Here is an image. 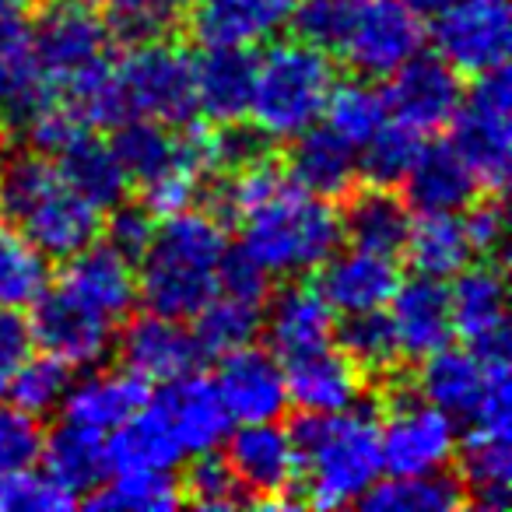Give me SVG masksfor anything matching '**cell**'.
<instances>
[{"instance_id": "c3c4849f", "label": "cell", "mask_w": 512, "mask_h": 512, "mask_svg": "<svg viewBox=\"0 0 512 512\" xmlns=\"http://www.w3.org/2000/svg\"><path fill=\"white\" fill-rule=\"evenodd\" d=\"M18 123H22L32 151H43V155H50V158H57L74 137L85 134L81 120L71 113V106H67L53 88L29 109V113L18 116Z\"/></svg>"}, {"instance_id": "f6af8a7d", "label": "cell", "mask_w": 512, "mask_h": 512, "mask_svg": "<svg viewBox=\"0 0 512 512\" xmlns=\"http://www.w3.org/2000/svg\"><path fill=\"white\" fill-rule=\"evenodd\" d=\"M67 386H71V365H64L60 358H53L43 351L39 358H32V355L25 358L22 369H18L15 379H11L8 397L15 400L22 411L43 418V414L57 411Z\"/></svg>"}, {"instance_id": "cb8c5ba5", "label": "cell", "mask_w": 512, "mask_h": 512, "mask_svg": "<svg viewBox=\"0 0 512 512\" xmlns=\"http://www.w3.org/2000/svg\"><path fill=\"white\" fill-rule=\"evenodd\" d=\"M400 285V267L397 256L369 253V249H355L348 253H334L323 264L320 292L330 302L334 313H369V309H386Z\"/></svg>"}, {"instance_id": "1f68e13d", "label": "cell", "mask_w": 512, "mask_h": 512, "mask_svg": "<svg viewBox=\"0 0 512 512\" xmlns=\"http://www.w3.org/2000/svg\"><path fill=\"white\" fill-rule=\"evenodd\" d=\"M57 169L67 179L78 197H85L92 207L109 211L113 204H120L127 197L130 176L123 169V162L116 158L113 144L99 141L92 130L78 134L64 151L57 155Z\"/></svg>"}, {"instance_id": "4316f807", "label": "cell", "mask_w": 512, "mask_h": 512, "mask_svg": "<svg viewBox=\"0 0 512 512\" xmlns=\"http://www.w3.org/2000/svg\"><path fill=\"white\" fill-rule=\"evenodd\" d=\"M144 400H148V383L137 379L134 372L120 369V372H88L85 379L67 386L60 407H64L67 425L109 435L130 414L141 411Z\"/></svg>"}, {"instance_id": "52a82bcc", "label": "cell", "mask_w": 512, "mask_h": 512, "mask_svg": "<svg viewBox=\"0 0 512 512\" xmlns=\"http://www.w3.org/2000/svg\"><path fill=\"white\" fill-rule=\"evenodd\" d=\"M453 151L484 193H502L512 169V85L509 71L477 74L453 113Z\"/></svg>"}, {"instance_id": "f1b7e54d", "label": "cell", "mask_w": 512, "mask_h": 512, "mask_svg": "<svg viewBox=\"0 0 512 512\" xmlns=\"http://www.w3.org/2000/svg\"><path fill=\"white\" fill-rule=\"evenodd\" d=\"M256 57L239 46H211L204 57L193 60V85H197V113L211 123H235L246 116L249 88H253Z\"/></svg>"}, {"instance_id": "7dc6e473", "label": "cell", "mask_w": 512, "mask_h": 512, "mask_svg": "<svg viewBox=\"0 0 512 512\" xmlns=\"http://www.w3.org/2000/svg\"><path fill=\"white\" fill-rule=\"evenodd\" d=\"M183 502L197 505V509H235V505L246 502V491H242L235 470L228 467L225 456L197 453V460L190 463L183 481Z\"/></svg>"}, {"instance_id": "ffe728a7", "label": "cell", "mask_w": 512, "mask_h": 512, "mask_svg": "<svg viewBox=\"0 0 512 512\" xmlns=\"http://www.w3.org/2000/svg\"><path fill=\"white\" fill-rule=\"evenodd\" d=\"M292 11L295 0H193L186 22H190V36L204 50L211 46L249 50L288 29Z\"/></svg>"}, {"instance_id": "ba28073f", "label": "cell", "mask_w": 512, "mask_h": 512, "mask_svg": "<svg viewBox=\"0 0 512 512\" xmlns=\"http://www.w3.org/2000/svg\"><path fill=\"white\" fill-rule=\"evenodd\" d=\"M127 95L130 116H151L169 127H183L197 113V85H193V57L183 46L158 43L127 46V57L116 64Z\"/></svg>"}, {"instance_id": "277c9868", "label": "cell", "mask_w": 512, "mask_h": 512, "mask_svg": "<svg viewBox=\"0 0 512 512\" xmlns=\"http://www.w3.org/2000/svg\"><path fill=\"white\" fill-rule=\"evenodd\" d=\"M0 214L15 221L50 260H67L99 239L102 211L67 186L43 151L0 158Z\"/></svg>"}, {"instance_id": "484cf974", "label": "cell", "mask_w": 512, "mask_h": 512, "mask_svg": "<svg viewBox=\"0 0 512 512\" xmlns=\"http://www.w3.org/2000/svg\"><path fill=\"white\" fill-rule=\"evenodd\" d=\"M285 172L295 186L316 193V197H344L358 183V148L348 144L330 127H306L292 137Z\"/></svg>"}, {"instance_id": "7a4b0ae2", "label": "cell", "mask_w": 512, "mask_h": 512, "mask_svg": "<svg viewBox=\"0 0 512 512\" xmlns=\"http://www.w3.org/2000/svg\"><path fill=\"white\" fill-rule=\"evenodd\" d=\"M228 235L207 211H176L155 225L137 271V299L151 313L193 320L218 292Z\"/></svg>"}, {"instance_id": "9f6ffc18", "label": "cell", "mask_w": 512, "mask_h": 512, "mask_svg": "<svg viewBox=\"0 0 512 512\" xmlns=\"http://www.w3.org/2000/svg\"><path fill=\"white\" fill-rule=\"evenodd\" d=\"M32 0H0V18H8V15H22L25 8H29Z\"/></svg>"}, {"instance_id": "ee69618b", "label": "cell", "mask_w": 512, "mask_h": 512, "mask_svg": "<svg viewBox=\"0 0 512 512\" xmlns=\"http://www.w3.org/2000/svg\"><path fill=\"white\" fill-rule=\"evenodd\" d=\"M421 151V134L397 120H386L369 141L358 148V176H365L372 186H400L407 169L414 165Z\"/></svg>"}, {"instance_id": "7c38bea8", "label": "cell", "mask_w": 512, "mask_h": 512, "mask_svg": "<svg viewBox=\"0 0 512 512\" xmlns=\"http://www.w3.org/2000/svg\"><path fill=\"white\" fill-rule=\"evenodd\" d=\"M432 39L439 57L460 74H488L505 67L512 43L509 0H453L435 15Z\"/></svg>"}, {"instance_id": "74e56055", "label": "cell", "mask_w": 512, "mask_h": 512, "mask_svg": "<svg viewBox=\"0 0 512 512\" xmlns=\"http://www.w3.org/2000/svg\"><path fill=\"white\" fill-rule=\"evenodd\" d=\"M193 320H197L193 341H197L200 355L221 358L228 351L242 348V344L256 341L260 323H264V302L242 299V295L232 292H214L211 302Z\"/></svg>"}, {"instance_id": "30bf717a", "label": "cell", "mask_w": 512, "mask_h": 512, "mask_svg": "<svg viewBox=\"0 0 512 512\" xmlns=\"http://www.w3.org/2000/svg\"><path fill=\"white\" fill-rule=\"evenodd\" d=\"M456 421L414 390H393L379 421V453L390 474H435L456 456Z\"/></svg>"}, {"instance_id": "7bdbcfd3", "label": "cell", "mask_w": 512, "mask_h": 512, "mask_svg": "<svg viewBox=\"0 0 512 512\" xmlns=\"http://www.w3.org/2000/svg\"><path fill=\"white\" fill-rule=\"evenodd\" d=\"M109 39L120 46H141L169 39L179 25V0H99Z\"/></svg>"}, {"instance_id": "d4e9b609", "label": "cell", "mask_w": 512, "mask_h": 512, "mask_svg": "<svg viewBox=\"0 0 512 512\" xmlns=\"http://www.w3.org/2000/svg\"><path fill=\"white\" fill-rule=\"evenodd\" d=\"M285 386L288 404L302 407L306 414L348 411L362 400V372L344 351H334L330 344L285 362Z\"/></svg>"}, {"instance_id": "4fadbf2b", "label": "cell", "mask_w": 512, "mask_h": 512, "mask_svg": "<svg viewBox=\"0 0 512 512\" xmlns=\"http://www.w3.org/2000/svg\"><path fill=\"white\" fill-rule=\"evenodd\" d=\"M225 460L235 470L242 491L260 502H292L299 488V453H295L292 428L278 421H249L228 432Z\"/></svg>"}, {"instance_id": "4dcf8cb0", "label": "cell", "mask_w": 512, "mask_h": 512, "mask_svg": "<svg viewBox=\"0 0 512 512\" xmlns=\"http://www.w3.org/2000/svg\"><path fill=\"white\" fill-rule=\"evenodd\" d=\"M407 186V204H414L421 214L428 211H463L467 204H474L477 197V179L470 176V169L463 165V158L453 151V144H421L418 158L404 176Z\"/></svg>"}, {"instance_id": "603a6c76", "label": "cell", "mask_w": 512, "mask_h": 512, "mask_svg": "<svg viewBox=\"0 0 512 512\" xmlns=\"http://www.w3.org/2000/svg\"><path fill=\"white\" fill-rule=\"evenodd\" d=\"M386 306L404 358H428L456 337L449 316V288L439 278L418 274L414 281H400Z\"/></svg>"}, {"instance_id": "2e32d148", "label": "cell", "mask_w": 512, "mask_h": 512, "mask_svg": "<svg viewBox=\"0 0 512 512\" xmlns=\"http://www.w3.org/2000/svg\"><path fill=\"white\" fill-rule=\"evenodd\" d=\"M214 386H218L235 425L278 421L288 411L285 362L260 344H242V348L221 355Z\"/></svg>"}, {"instance_id": "d590c367", "label": "cell", "mask_w": 512, "mask_h": 512, "mask_svg": "<svg viewBox=\"0 0 512 512\" xmlns=\"http://www.w3.org/2000/svg\"><path fill=\"white\" fill-rule=\"evenodd\" d=\"M50 285V256L0 214V309H25Z\"/></svg>"}, {"instance_id": "9c48e42d", "label": "cell", "mask_w": 512, "mask_h": 512, "mask_svg": "<svg viewBox=\"0 0 512 512\" xmlns=\"http://www.w3.org/2000/svg\"><path fill=\"white\" fill-rule=\"evenodd\" d=\"M421 46L425 22L407 0H355L334 53L362 78H390Z\"/></svg>"}, {"instance_id": "e575fe53", "label": "cell", "mask_w": 512, "mask_h": 512, "mask_svg": "<svg viewBox=\"0 0 512 512\" xmlns=\"http://www.w3.org/2000/svg\"><path fill=\"white\" fill-rule=\"evenodd\" d=\"M404 249L411 256L414 271L439 281L460 274L470 264V256H474L467 232H463V218H456L449 211H428L418 221L411 218Z\"/></svg>"}, {"instance_id": "ab89813d", "label": "cell", "mask_w": 512, "mask_h": 512, "mask_svg": "<svg viewBox=\"0 0 512 512\" xmlns=\"http://www.w3.org/2000/svg\"><path fill=\"white\" fill-rule=\"evenodd\" d=\"M88 509H127V512H165L183 505V491L169 470H120L109 484H95L85 495Z\"/></svg>"}, {"instance_id": "9a60e30c", "label": "cell", "mask_w": 512, "mask_h": 512, "mask_svg": "<svg viewBox=\"0 0 512 512\" xmlns=\"http://www.w3.org/2000/svg\"><path fill=\"white\" fill-rule=\"evenodd\" d=\"M386 109H390V120L411 127L414 134H435L453 120L456 106L463 99V81L460 71L446 64V60L435 53H414L407 64H400L390 74V85L383 92Z\"/></svg>"}, {"instance_id": "6f0895ef", "label": "cell", "mask_w": 512, "mask_h": 512, "mask_svg": "<svg viewBox=\"0 0 512 512\" xmlns=\"http://www.w3.org/2000/svg\"><path fill=\"white\" fill-rule=\"evenodd\" d=\"M4 151H8V116L0 109V158H4Z\"/></svg>"}, {"instance_id": "681fc988", "label": "cell", "mask_w": 512, "mask_h": 512, "mask_svg": "<svg viewBox=\"0 0 512 512\" xmlns=\"http://www.w3.org/2000/svg\"><path fill=\"white\" fill-rule=\"evenodd\" d=\"M43 421L18 404L0 407V474L29 470L43 460Z\"/></svg>"}, {"instance_id": "d6a6232c", "label": "cell", "mask_w": 512, "mask_h": 512, "mask_svg": "<svg viewBox=\"0 0 512 512\" xmlns=\"http://www.w3.org/2000/svg\"><path fill=\"white\" fill-rule=\"evenodd\" d=\"M341 228L355 249L400 256L411 232V211L390 186H369L351 197L348 211L341 214Z\"/></svg>"}, {"instance_id": "836d02e7", "label": "cell", "mask_w": 512, "mask_h": 512, "mask_svg": "<svg viewBox=\"0 0 512 512\" xmlns=\"http://www.w3.org/2000/svg\"><path fill=\"white\" fill-rule=\"evenodd\" d=\"M46 92H50V81L39 67L32 25L22 15L0 18V109L18 120Z\"/></svg>"}, {"instance_id": "83f0119b", "label": "cell", "mask_w": 512, "mask_h": 512, "mask_svg": "<svg viewBox=\"0 0 512 512\" xmlns=\"http://www.w3.org/2000/svg\"><path fill=\"white\" fill-rule=\"evenodd\" d=\"M186 460L176 432L165 421L162 407L155 400H144L141 411H134L120 428L106 435V463L109 474L120 470H172Z\"/></svg>"}, {"instance_id": "11a10c76", "label": "cell", "mask_w": 512, "mask_h": 512, "mask_svg": "<svg viewBox=\"0 0 512 512\" xmlns=\"http://www.w3.org/2000/svg\"><path fill=\"white\" fill-rule=\"evenodd\" d=\"M407 4H411V8L418 11L421 18H435L439 11H446L453 0H407Z\"/></svg>"}, {"instance_id": "7402d4cb", "label": "cell", "mask_w": 512, "mask_h": 512, "mask_svg": "<svg viewBox=\"0 0 512 512\" xmlns=\"http://www.w3.org/2000/svg\"><path fill=\"white\" fill-rule=\"evenodd\" d=\"M260 330L281 362H292L309 351H320L334 341V309L323 292L309 281L281 288L264 313Z\"/></svg>"}, {"instance_id": "6da1fadb", "label": "cell", "mask_w": 512, "mask_h": 512, "mask_svg": "<svg viewBox=\"0 0 512 512\" xmlns=\"http://www.w3.org/2000/svg\"><path fill=\"white\" fill-rule=\"evenodd\" d=\"M225 218L242 228L239 249L267 278H295L323 267L341 249V211L327 197L302 190L271 158H253L218 193Z\"/></svg>"}, {"instance_id": "60d3db41", "label": "cell", "mask_w": 512, "mask_h": 512, "mask_svg": "<svg viewBox=\"0 0 512 512\" xmlns=\"http://www.w3.org/2000/svg\"><path fill=\"white\" fill-rule=\"evenodd\" d=\"M323 116H327V127L334 134H341L348 144L362 148L390 120V109H386L383 92L372 81L351 78V81H334V88L327 95V106H323Z\"/></svg>"}, {"instance_id": "ac0fdd59", "label": "cell", "mask_w": 512, "mask_h": 512, "mask_svg": "<svg viewBox=\"0 0 512 512\" xmlns=\"http://www.w3.org/2000/svg\"><path fill=\"white\" fill-rule=\"evenodd\" d=\"M449 316L453 334L481 355H509L505 327V281L495 264L463 267L449 285Z\"/></svg>"}, {"instance_id": "b9f144b4", "label": "cell", "mask_w": 512, "mask_h": 512, "mask_svg": "<svg viewBox=\"0 0 512 512\" xmlns=\"http://www.w3.org/2000/svg\"><path fill=\"white\" fill-rule=\"evenodd\" d=\"M341 351L355 362V369L362 376H390L397 369L400 344L393 334L390 313L383 309H369V313H351L344 316V327L337 330Z\"/></svg>"}, {"instance_id": "db71d44e", "label": "cell", "mask_w": 512, "mask_h": 512, "mask_svg": "<svg viewBox=\"0 0 512 512\" xmlns=\"http://www.w3.org/2000/svg\"><path fill=\"white\" fill-rule=\"evenodd\" d=\"M463 232L474 253H484V260H498L505 246V211L498 207V200H481L470 207V214L463 218Z\"/></svg>"}, {"instance_id": "f5cc1de1", "label": "cell", "mask_w": 512, "mask_h": 512, "mask_svg": "<svg viewBox=\"0 0 512 512\" xmlns=\"http://www.w3.org/2000/svg\"><path fill=\"white\" fill-rule=\"evenodd\" d=\"M32 348H36V341H32L29 320L18 309H0V400L8 397L11 379L32 355Z\"/></svg>"}, {"instance_id": "8d00e7d4", "label": "cell", "mask_w": 512, "mask_h": 512, "mask_svg": "<svg viewBox=\"0 0 512 512\" xmlns=\"http://www.w3.org/2000/svg\"><path fill=\"white\" fill-rule=\"evenodd\" d=\"M358 502L369 512H453L467 502V491L456 477L435 474H390L376 481Z\"/></svg>"}, {"instance_id": "d6986e66", "label": "cell", "mask_w": 512, "mask_h": 512, "mask_svg": "<svg viewBox=\"0 0 512 512\" xmlns=\"http://www.w3.org/2000/svg\"><path fill=\"white\" fill-rule=\"evenodd\" d=\"M120 362L127 372H134L144 383H172V379L193 372L200 358V348L193 341V330L183 327V320H172L162 313H144L123 327L120 334Z\"/></svg>"}, {"instance_id": "8992f818", "label": "cell", "mask_w": 512, "mask_h": 512, "mask_svg": "<svg viewBox=\"0 0 512 512\" xmlns=\"http://www.w3.org/2000/svg\"><path fill=\"white\" fill-rule=\"evenodd\" d=\"M421 362V397L442 407L449 418L467 421L470 428H509V355H481L474 348L446 344Z\"/></svg>"}, {"instance_id": "f907efd6", "label": "cell", "mask_w": 512, "mask_h": 512, "mask_svg": "<svg viewBox=\"0 0 512 512\" xmlns=\"http://www.w3.org/2000/svg\"><path fill=\"white\" fill-rule=\"evenodd\" d=\"M351 4H355V0H295L292 22L288 25H295V36H299L302 43L334 53L337 43H341Z\"/></svg>"}, {"instance_id": "816d5d0a", "label": "cell", "mask_w": 512, "mask_h": 512, "mask_svg": "<svg viewBox=\"0 0 512 512\" xmlns=\"http://www.w3.org/2000/svg\"><path fill=\"white\" fill-rule=\"evenodd\" d=\"M109 211H113L109 221L99 228V232H106V246H113L116 253H123L127 260H137V256L148 249L158 218L144 204H123V200L109 207Z\"/></svg>"}, {"instance_id": "f35d334b", "label": "cell", "mask_w": 512, "mask_h": 512, "mask_svg": "<svg viewBox=\"0 0 512 512\" xmlns=\"http://www.w3.org/2000/svg\"><path fill=\"white\" fill-rule=\"evenodd\" d=\"M43 460H46V470L81 498V495H88L95 484H102V477L109 474L106 435L88 432V428L67 425L64 421V425L46 439Z\"/></svg>"}, {"instance_id": "44dd1931", "label": "cell", "mask_w": 512, "mask_h": 512, "mask_svg": "<svg viewBox=\"0 0 512 512\" xmlns=\"http://www.w3.org/2000/svg\"><path fill=\"white\" fill-rule=\"evenodd\" d=\"M155 404L162 407L165 421L172 425L186 456L211 453L232 432V414H228L214 379L197 376V372H186L172 383H162Z\"/></svg>"}, {"instance_id": "3957f363", "label": "cell", "mask_w": 512, "mask_h": 512, "mask_svg": "<svg viewBox=\"0 0 512 512\" xmlns=\"http://www.w3.org/2000/svg\"><path fill=\"white\" fill-rule=\"evenodd\" d=\"M299 477L306 488V505L341 509L351 505L379 481V418L369 407H348L334 414H306L292 428Z\"/></svg>"}, {"instance_id": "5b68a950", "label": "cell", "mask_w": 512, "mask_h": 512, "mask_svg": "<svg viewBox=\"0 0 512 512\" xmlns=\"http://www.w3.org/2000/svg\"><path fill=\"white\" fill-rule=\"evenodd\" d=\"M337 74L330 53L302 39L278 43L256 60L246 116L267 141H292L323 116Z\"/></svg>"}, {"instance_id": "5bb4252c", "label": "cell", "mask_w": 512, "mask_h": 512, "mask_svg": "<svg viewBox=\"0 0 512 512\" xmlns=\"http://www.w3.org/2000/svg\"><path fill=\"white\" fill-rule=\"evenodd\" d=\"M29 330H32V341L46 355L60 358L71 369H92V365H99L113 351L116 323L102 320L99 313L81 306L64 288H46L32 302Z\"/></svg>"}, {"instance_id": "f546056e", "label": "cell", "mask_w": 512, "mask_h": 512, "mask_svg": "<svg viewBox=\"0 0 512 512\" xmlns=\"http://www.w3.org/2000/svg\"><path fill=\"white\" fill-rule=\"evenodd\" d=\"M460 456V484L470 491L477 509L505 512L512 495V442L509 428H470L467 439L456 442Z\"/></svg>"}, {"instance_id": "8fae6325", "label": "cell", "mask_w": 512, "mask_h": 512, "mask_svg": "<svg viewBox=\"0 0 512 512\" xmlns=\"http://www.w3.org/2000/svg\"><path fill=\"white\" fill-rule=\"evenodd\" d=\"M32 43L50 88L109 57V29L95 0H46L32 22Z\"/></svg>"}, {"instance_id": "e0dca14e", "label": "cell", "mask_w": 512, "mask_h": 512, "mask_svg": "<svg viewBox=\"0 0 512 512\" xmlns=\"http://www.w3.org/2000/svg\"><path fill=\"white\" fill-rule=\"evenodd\" d=\"M57 288H64V292L71 295V299H78L81 306H88L92 313H99L102 320L120 327L137 302L134 260L116 253V249L106 246V242H102V246L88 242L85 249L67 256Z\"/></svg>"}, {"instance_id": "bcb514c9", "label": "cell", "mask_w": 512, "mask_h": 512, "mask_svg": "<svg viewBox=\"0 0 512 512\" xmlns=\"http://www.w3.org/2000/svg\"><path fill=\"white\" fill-rule=\"evenodd\" d=\"M81 498L50 470H15L0 474V512H64Z\"/></svg>"}]
</instances>
